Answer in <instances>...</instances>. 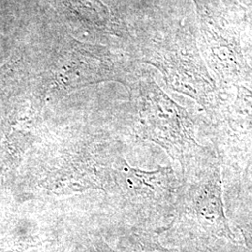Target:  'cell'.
Returning <instances> with one entry per match:
<instances>
[{
	"mask_svg": "<svg viewBox=\"0 0 252 252\" xmlns=\"http://www.w3.org/2000/svg\"><path fill=\"white\" fill-rule=\"evenodd\" d=\"M120 174L126 190L138 198L162 200L170 195L175 188L173 173L169 168L146 172L126 164L121 168Z\"/></svg>",
	"mask_w": 252,
	"mask_h": 252,
	"instance_id": "cell-2",
	"label": "cell"
},
{
	"mask_svg": "<svg viewBox=\"0 0 252 252\" xmlns=\"http://www.w3.org/2000/svg\"><path fill=\"white\" fill-rule=\"evenodd\" d=\"M243 234L244 237L246 239V242L252 248V226L244 229Z\"/></svg>",
	"mask_w": 252,
	"mask_h": 252,
	"instance_id": "cell-4",
	"label": "cell"
},
{
	"mask_svg": "<svg viewBox=\"0 0 252 252\" xmlns=\"http://www.w3.org/2000/svg\"><path fill=\"white\" fill-rule=\"evenodd\" d=\"M190 215L201 233L208 236L234 240V235L226 219L221 179L219 168L200 173L198 181L190 190Z\"/></svg>",
	"mask_w": 252,
	"mask_h": 252,
	"instance_id": "cell-1",
	"label": "cell"
},
{
	"mask_svg": "<svg viewBox=\"0 0 252 252\" xmlns=\"http://www.w3.org/2000/svg\"><path fill=\"white\" fill-rule=\"evenodd\" d=\"M14 72L13 63H9L3 65L0 68V101L3 100L7 92L13 82Z\"/></svg>",
	"mask_w": 252,
	"mask_h": 252,
	"instance_id": "cell-3",
	"label": "cell"
}]
</instances>
